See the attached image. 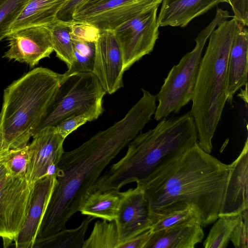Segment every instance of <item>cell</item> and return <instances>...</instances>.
Returning <instances> with one entry per match:
<instances>
[{
  "label": "cell",
  "mask_w": 248,
  "mask_h": 248,
  "mask_svg": "<svg viewBox=\"0 0 248 248\" xmlns=\"http://www.w3.org/2000/svg\"><path fill=\"white\" fill-rule=\"evenodd\" d=\"M150 120L146 110L135 104L113 125L75 149L64 152L58 165L57 183L34 243L66 228V223L79 211L82 201L93 190L104 170Z\"/></svg>",
  "instance_id": "6da1fadb"
},
{
  "label": "cell",
  "mask_w": 248,
  "mask_h": 248,
  "mask_svg": "<svg viewBox=\"0 0 248 248\" xmlns=\"http://www.w3.org/2000/svg\"><path fill=\"white\" fill-rule=\"evenodd\" d=\"M228 170V165L205 152L196 142L136 183L148 202L151 221L193 206L205 227L218 217Z\"/></svg>",
  "instance_id": "7a4b0ae2"
},
{
  "label": "cell",
  "mask_w": 248,
  "mask_h": 248,
  "mask_svg": "<svg viewBox=\"0 0 248 248\" xmlns=\"http://www.w3.org/2000/svg\"><path fill=\"white\" fill-rule=\"evenodd\" d=\"M198 140L193 117L187 112L163 118L152 129L137 135L124 156L102 173L93 186L101 191H120L145 178L166 161L192 147Z\"/></svg>",
  "instance_id": "3957f363"
},
{
  "label": "cell",
  "mask_w": 248,
  "mask_h": 248,
  "mask_svg": "<svg viewBox=\"0 0 248 248\" xmlns=\"http://www.w3.org/2000/svg\"><path fill=\"white\" fill-rule=\"evenodd\" d=\"M240 25L233 17L221 22L211 33L193 90L189 112L196 127L198 144L209 154L226 102L228 57Z\"/></svg>",
  "instance_id": "277c9868"
},
{
  "label": "cell",
  "mask_w": 248,
  "mask_h": 248,
  "mask_svg": "<svg viewBox=\"0 0 248 248\" xmlns=\"http://www.w3.org/2000/svg\"><path fill=\"white\" fill-rule=\"evenodd\" d=\"M62 77L47 68H34L4 90L0 154L28 145L52 104Z\"/></svg>",
  "instance_id": "5b68a950"
},
{
  "label": "cell",
  "mask_w": 248,
  "mask_h": 248,
  "mask_svg": "<svg viewBox=\"0 0 248 248\" xmlns=\"http://www.w3.org/2000/svg\"><path fill=\"white\" fill-rule=\"evenodd\" d=\"M230 17L227 11L217 8L213 20L195 38L193 50L186 54L170 69L155 95L158 104L154 114L155 120H161L172 113H178L191 101L205 43L218 25Z\"/></svg>",
  "instance_id": "8992f818"
},
{
  "label": "cell",
  "mask_w": 248,
  "mask_h": 248,
  "mask_svg": "<svg viewBox=\"0 0 248 248\" xmlns=\"http://www.w3.org/2000/svg\"><path fill=\"white\" fill-rule=\"evenodd\" d=\"M106 93L93 72L63 74L53 101L33 136L72 115L86 114L92 121L97 119L104 110Z\"/></svg>",
  "instance_id": "52a82bcc"
},
{
  "label": "cell",
  "mask_w": 248,
  "mask_h": 248,
  "mask_svg": "<svg viewBox=\"0 0 248 248\" xmlns=\"http://www.w3.org/2000/svg\"><path fill=\"white\" fill-rule=\"evenodd\" d=\"M34 185L28 183L25 175L9 172L0 181V237L4 247L15 240L23 227Z\"/></svg>",
  "instance_id": "ba28073f"
},
{
  "label": "cell",
  "mask_w": 248,
  "mask_h": 248,
  "mask_svg": "<svg viewBox=\"0 0 248 248\" xmlns=\"http://www.w3.org/2000/svg\"><path fill=\"white\" fill-rule=\"evenodd\" d=\"M158 7L143 12L113 30L122 55L124 72L153 51L159 35Z\"/></svg>",
  "instance_id": "9c48e42d"
},
{
  "label": "cell",
  "mask_w": 248,
  "mask_h": 248,
  "mask_svg": "<svg viewBox=\"0 0 248 248\" xmlns=\"http://www.w3.org/2000/svg\"><path fill=\"white\" fill-rule=\"evenodd\" d=\"M27 145L28 161L26 178L30 184L47 175L56 176L58 165L64 153L65 139L55 126L46 127L32 136Z\"/></svg>",
  "instance_id": "30bf717a"
},
{
  "label": "cell",
  "mask_w": 248,
  "mask_h": 248,
  "mask_svg": "<svg viewBox=\"0 0 248 248\" xmlns=\"http://www.w3.org/2000/svg\"><path fill=\"white\" fill-rule=\"evenodd\" d=\"M162 0H109L74 14L73 20L85 21L100 31L114 30L143 12L159 6Z\"/></svg>",
  "instance_id": "8fae6325"
},
{
  "label": "cell",
  "mask_w": 248,
  "mask_h": 248,
  "mask_svg": "<svg viewBox=\"0 0 248 248\" xmlns=\"http://www.w3.org/2000/svg\"><path fill=\"white\" fill-rule=\"evenodd\" d=\"M8 49L3 57L34 67L54 51L46 26H34L9 33L6 37Z\"/></svg>",
  "instance_id": "7c38bea8"
},
{
  "label": "cell",
  "mask_w": 248,
  "mask_h": 248,
  "mask_svg": "<svg viewBox=\"0 0 248 248\" xmlns=\"http://www.w3.org/2000/svg\"><path fill=\"white\" fill-rule=\"evenodd\" d=\"M95 43L93 73L109 94L123 87V57L113 30L100 31Z\"/></svg>",
  "instance_id": "4fadbf2b"
},
{
  "label": "cell",
  "mask_w": 248,
  "mask_h": 248,
  "mask_svg": "<svg viewBox=\"0 0 248 248\" xmlns=\"http://www.w3.org/2000/svg\"><path fill=\"white\" fill-rule=\"evenodd\" d=\"M120 244L150 229L149 203L139 186L120 192V200L114 219Z\"/></svg>",
  "instance_id": "5bb4252c"
},
{
  "label": "cell",
  "mask_w": 248,
  "mask_h": 248,
  "mask_svg": "<svg viewBox=\"0 0 248 248\" xmlns=\"http://www.w3.org/2000/svg\"><path fill=\"white\" fill-rule=\"evenodd\" d=\"M229 170L218 217L239 215L248 208V140Z\"/></svg>",
  "instance_id": "9a60e30c"
},
{
  "label": "cell",
  "mask_w": 248,
  "mask_h": 248,
  "mask_svg": "<svg viewBox=\"0 0 248 248\" xmlns=\"http://www.w3.org/2000/svg\"><path fill=\"white\" fill-rule=\"evenodd\" d=\"M56 176L47 175L34 185L23 227L15 239L16 248H32L41 220L57 184Z\"/></svg>",
  "instance_id": "2e32d148"
},
{
  "label": "cell",
  "mask_w": 248,
  "mask_h": 248,
  "mask_svg": "<svg viewBox=\"0 0 248 248\" xmlns=\"http://www.w3.org/2000/svg\"><path fill=\"white\" fill-rule=\"evenodd\" d=\"M248 32L240 24L232 43L227 65L226 101L232 103L235 93L248 84Z\"/></svg>",
  "instance_id": "e0dca14e"
},
{
  "label": "cell",
  "mask_w": 248,
  "mask_h": 248,
  "mask_svg": "<svg viewBox=\"0 0 248 248\" xmlns=\"http://www.w3.org/2000/svg\"><path fill=\"white\" fill-rule=\"evenodd\" d=\"M226 0H162L159 27L186 26L191 20Z\"/></svg>",
  "instance_id": "ac0fdd59"
},
{
  "label": "cell",
  "mask_w": 248,
  "mask_h": 248,
  "mask_svg": "<svg viewBox=\"0 0 248 248\" xmlns=\"http://www.w3.org/2000/svg\"><path fill=\"white\" fill-rule=\"evenodd\" d=\"M202 227L196 220L151 232L144 248H194L204 238Z\"/></svg>",
  "instance_id": "d6986e66"
},
{
  "label": "cell",
  "mask_w": 248,
  "mask_h": 248,
  "mask_svg": "<svg viewBox=\"0 0 248 248\" xmlns=\"http://www.w3.org/2000/svg\"><path fill=\"white\" fill-rule=\"evenodd\" d=\"M69 0H30L11 24L9 33L34 26H45L57 19L58 14Z\"/></svg>",
  "instance_id": "ffe728a7"
},
{
  "label": "cell",
  "mask_w": 248,
  "mask_h": 248,
  "mask_svg": "<svg viewBox=\"0 0 248 248\" xmlns=\"http://www.w3.org/2000/svg\"><path fill=\"white\" fill-rule=\"evenodd\" d=\"M120 200V191L94 189L82 201L79 211L108 221L115 219Z\"/></svg>",
  "instance_id": "44dd1931"
},
{
  "label": "cell",
  "mask_w": 248,
  "mask_h": 248,
  "mask_svg": "<svg viewBox=\"0 0 248 248\" xmlns=\"http://www.w3.org/2000/svg\"><path fill=\"white\" fill-rule=\"evenodd\" d=\"M95 218L88 216L75 229H63L36 243L32 248H82L85 235L91 222Z\"/></svg>",
  "instance_id": "7402d4cb"
},
{
  "label": "cell",
  "mask_w": 248,
  "mask_h": 248,
  "mask_svg": "<svg viewBox=\"0 0 248 248\" xmlns=\"http://www.w3.org/2000/svg\"><path fill=\"white\" fill-rule=\"evenodd\" d=\"M73 20L64 21L57 19L51 24L45 25L49 30L52 46L56 56L65 63L68 68L74 59L71 35Z\"/></svg>",
  "instance_id": "603a6c76"
},
{
  "label": "cell",
  "mask_w": 248,
  "mask_h": 248,
  "mask_svg": "<svg viewBox=\"0 0 248 248\" xmlns=\"http://www.w3.org/2000/svg\"><path fill=\"white\" fill-rule=\"evenodd\" d=\"M119 240L117 225L114 220L97 221L82 248H118Z\"/></svg>",
  "instance_id": "cb8c5ba5"
},
{
  "label": "cell",
  "mask_w": 248,
  "mask_h": 248,
  "mask_svg": "<svg viewBox=\"0 0 248 248\" xmlns=\"http://www.w3.org/2000/svg\"><path fill=\"white\" fill-rule=\"evenodd\" d=\"M240 215L218 217L203 243L205 248H225L230 241L232 232L239 222Z\"/></svg>",
  "instance_id": "d4e9b609"
},
{
  "label": "cell",
  "mask_w": 248,
  "mask_h": 248,
  "mask_svg": "<svg viewBox=\"0 0 248 248\" xmlns=\"http://www.w3.org/2000/svg\"><path fill=\"white\" fill-rule=\"evenodd\" d=\"M72 39L74 59L71 65L63 74L92 72L95 58V43Z\"/></svg>",
  "instance_id": "484cf974"
},
{
  "label": "cell",
  "mask_w": 248,
  "mask_h": 248,
  "mask_svg": "<svg viewBox=\"0 0 248 248\" xmlns=\"http://www.w3.org/2000/svg\"><path fill=\"white\" fill-rule=\"evenodd\" d=\"M193 220L198 221L201 224L199 216L195 208L188 206L185 209L166 214L152 220L150 231L155 232L178 224Z\"/></svg>",
  "instance_id": "4316f807"
},
{
  "label": "cell",
  "mask_w": 248,
  "mask_h": 248,
  "mask_svg": "<svg viewBox=\"0 0 248 248\" xmlns=\"http://www.w3.org/2000/svg\"><path fill=\"white\" fill-rule=\"evenodd\" d=\"M30 0H0V41L6 38L11 24Z\"/></svg>",
  "instance_id": "83f0119b"
},
{
  "label": "cell",
  "mask_w": 248,
  "mask_h": 248,
  "mask_svg": "<svg viewBox=\"0 0 248 248\" xmlns=\"http://www.w3.org/2000/svg\"><path fill=\"white\" fill-rule=\"evenodd\" d=\"M100 33L98 28L88 22L73 20L71 31L73 39L95 43Z\"/></svg>",
  "instance_id": "f1b7e54d"
},
{
  "label": "cell",
  "mask_w": 248,
  "mask_h": 248,
  "mask_svg": "<svg viewBox=\"0 0 248 248\" xmlns=\"http://www.w3.org/2000/svg\"><path fill=\"white\" fill-rule=\"evenodd\" d=\"M27 161V146L9 150L7 161L8 172L14 175H25Z\"/></svg>",
  "instance_id": "f546056e"
},
{
  "label": "cell",
  "mask_w": 248,
  "mask_h": 248,
  "mask_svg": "<svg viewBox=\"0 0 248 248\" xmlns=\"http://www.w3.org/2000/svg\"><path fill=\"white\" fill-rule=\"evenodd\" d=\"M239 215L240 220L232 232L230 241L236 248H248V208Z\"/></svg>",
  "instance_id": "4dcf8cb0"
},
{
  "label": "cell",
  "mask_w": 248,
  "mask_h": 248,
  "mask_svg": "<svg viewBox=\"0 0 248 248\" xmlns=\"http://www.w3.org/2000/svg\"><path fill=\"white\" fill-rule=\"evenodd\" d=\"M90 121H92L90 117L86 114L72 115L62 120L55 127L57 132L65 139L78 127Z\"/></svg>",
  "instance_id": "1f68e13d"
},
{
  "label": "cell",
  "mask_w": 248,
  "mask_h": 248,
  "mask_svg": "<svg viewBox=\"0 0 248 248\" xmlns=\"http://www.w3.org/2000/svg\"><path fill=\"white\" fill-rule=\"evenodd\" d=\"M151 232L150 229L129 240L120 244L118 248H144Z\"/></svg>",
  "instance_id": "d6a6232c"
},
{
  "label": "cell",
  "mask_w": 248,
  "mask_h": 248,
  "mask_svg": "<svg viewBox=\"0 0 248 248\" xmlns=\"http://www.w3.org/2000/svg\"><path fill=\"white\" fill-rule=\"evenodd\" d=\"M84 0H69L58 14L57 19L64 21L73 20L76 8Z\"/></svg>",
  "instance_id": "836d02e7"
},
{
  "label": "cell",
  "mask_w": 248,
  "mask_h": 248,
  "mask_svg": "<svg viewBox=\"0 0 248 248\" xmlns=\"http://www.w3.org/2000/svg\"><path fill=\"white\" fill-rule=\"evenodd\" d=\"M108 0H84L76 8L73 14L100 5Z\"/></svg>",
  "instance_id": "e575fe53"
},
{
  "label": "cell",
  "mask_w": 248,
  "mask_h": 248,
  "mask_svg": "<svg viewBox=\"0 0 248 248\" xmlns=\"http://www.w3.org/2000/svg\"><path fill=\"white\" fill-rule=\"evenodd\" d=\"M9 150L0 154V181L8 172V157Z\"/></svg>",
  "instance_id": "d590c367"
},
{
  "label": "cell",
  "mask_w": 248,
  "mask_h": 248,
  "mask_svg": "<svg viewBox=\"0 0 248 248\" xmlns=\"http://www.w3.org/2000/svg\"><path fill=\"white\" fill-rule=\"evenodd\" d=\"M247 0H226V2L231 4H236L246 1Z\"/></svg>",
  "instance_id": "8d00e7d4"
}]
</instances>
